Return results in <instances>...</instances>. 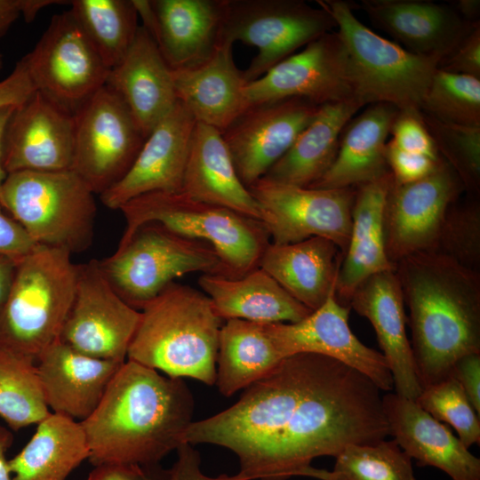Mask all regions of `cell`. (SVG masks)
<instances>
[{"label":"cell","mask_w":480,"mask_h":480,"mask_svg":"<svg viewBox=\"0 0 480 480\" xmlns=\"http://www.w3.org/2000/svg\"><path fill=\"white\" fill-rule=\"evenodd\" d=\"M67 3L55 0H23L22 15L25 20L32 21L40 10L52 4Z\"/></svg>","instance_id":"56"},{"label":"cell","mask_w":480,"mask_h":480,"mask_svg":"<svg viewBox=\"0 0 480 480\" xmlns=\"http://www.w3.org/2000/svg\"><path fill=\"white\" fill-rule=\"evenodd\" d=\"M450 376L462 387L476 413L480 414V354H470L459 359Z\"/></svg>","instance_id":"49"},{"label":"cell","mask_w":480,"mask_h":480,"mask_svg":"<svg viewBox=\"0 0 480 480\" xmlns=\"http://www.w3.org/2000/svg\"><path fill=\"white\" fill-rule=\"evenodd\" d=\"M35 92L36 88L20 60L16 63L12 71L0 81V108L19 106Z\"/></svg>","instance_id":"48"},{"label":"cell","mask_w":480,"mask_h":480,"mask_svg":"<svg viewBox=\"0 0 480 480\" xmlns=\"http://www.w3.org/2000/svg\"><path fill=\"white\" fill-rule=\"evenodd\" d=\"M181 192L195 200L261 219L260 209L241 181L221 132L207 124L196 123Z\"/></svg>","instance_id":"29"},{"label":"cell","mask_w":480,"mask_h":480,"mask_svg":"<svg viewBox=\"0 0 480 480\" xmlns=\"http://www.w3.org/2000/svg\"><path fill=\"white\" fill-rule=\"evenodd\" d=\"M319 108L301 97L261 102L249 106L221 132L236 172L247 188L287 152Z\"/></svg>","instance_id":"17"},{"label":"cell","mask_w":480,"mask_h":480,"mask_svg":"<svg viewBox=\"0 0 480 480\" xmlns=\"http://www.w3.org/2000/svg\"><path fill=\"white\" fill-rule=\"evenodd\" d=\"M37 246L0 203V255L16 262Z\"/></svg>","instance_id":"47"},{"label":"cell","mask_w":480,"mask_h":480,"mask_svg":"<svg viewBox=\"0 0 480 480\" xmlns=\"http://www.w3.org/2000/svg\"><path fill=\"white\" fill-rule=\"evenodd\" d=\"M399 110L388 103L371 104L342 131L336 156L310 188H356L389 172L386 144Z\"/></svg>","instance_id":"30"},{"label":"cell","mask_w":480,"mask_h":480,"mask_svg":"<svg viewBox=\"0 0 480 480\" xmlns=\"http://www.w3.org/2000/svg\"><path fill=\"white\" fill-rule=\"evenodd\" d=\"M363 107L358 100L321 105L292 147L260 179L300 188L317 181L332 165L345 126Z\"/></svg>","instance_id":"33"},{"label":"cell","mask_w":480,"mask_h":480,"mask_svg":"<svg viewBox=\"0 0 480 480\" xmlns=\"http://www.w3.org/2000/svg\"><path fill=\"white\" fill-rule=\"evenodd\" d=\"M196 119L180 101L147 136L125 175L100 195L109 209L152 192H181Z\"/></svg>","instance_id":"21"},{"label":"cell","mask_w":480,"mask_h":480,"mask_svg":"<svg viewBox=\"0 0 480 480\" xmlns=\"http://www.w3.org/2000/svg\"><path fill=\"white\" fill-rule=\"evenodd\" d=\"M75 116L36 91L17 106L7 124L2 164L8 173L19 171L72 170Z\"/></svg>","instance_id":"19"},{"label":"cell","mask_w":480,"mask_h":480,"mask_svg":"<svg viewBox=\"0 0 480 480\" xmlns=\"http://www.w3.org/2000/svg\"><path fill=\"white\" fill-rule=\"evenodd\" d=\"M420 112L445 123L480 126V79L437 68Z\"/></svg>","instance_id":"39"},{"label":"cell","mask_w":480,"mask_h":480,"mask_svg":"<svg viewBox=\"0 0 480 480\" xmlns=\"http://www.w3.org/2000/svg\"><path fill=\"white\" fill-rule=\"evenodd\" d=\"M349 311L332 293L300 321L268 324V328L284 358L300 353L329 356L365 375L380 391L392 390L394 380L386 358L353 333Z\"/></svg>","instance_id":"18"},{"label":"cell","mask_w":480,"mask_h":480,"mask_svg":"<svg viewBox=\"0 0 480 480\" xmlns=\"http://www.w3.org/2000/svg\"><path fill=\"white\" fill-rule=\"evenodd\" d=\"M382 406L389 435L418 466L436 468L452 480H480V459L415 401L388 393Z\"/></svg>","instance_id":"24"},{"label":"cell","mask_w":480,"mask_h":480,"mask_svg":"<svg viewBox=\"0 0 480 480\" xmlns=\"http://www.w3.org/2000/svg\"><path fill=\"white\" fill-rule=\"evenodd\" d=\"M16 107L17 106H5L0 108V188L8 175L2 164L3 140L7 124Z\"/></svg>","instance_id":"55"},{"label":"cell","mask_w":480,"mask_h":480,"mask_svg":"<svg viewBox=\"0 0 480 480\" xmlns=\"http://www.w3.org/2000/svg\"><path fill=\"white\" fill-rule=\"evenodd\" d=\"M283 359L268 324L226 320L219 335L215 384L230 396L263 379Z\"/></svg>","instance_id":"35"},{"label":"cell","mask_w":480,"mask_h":480,"mask_svg":"<svg viewBox=\"0 0 480 480\" xmlns=\"http://www.w3.org/2000/svg\"><path fill=\"white\" fill-rule=\"evenodd\" d=\"M341 260L340 250L333 242L314 236L287 244L269 243L259 268L313 311L335 293Z\"/></svg>","instance_id":"31"},{"label":"cell","mask_w":480,"mask_h":480,"mask_svg":"<svg viewBox=\"0 0 480 480\" xmlns=\"http://www.w3.org/2000/svg\"><path fill=\"white\" fill-rule=\"evenodd\" d=\"M72 16L108 68L124 58L137 30L133 0H73Z\"/></svg>","instance_id":"36"},{"label":"cell","mask_w":480,"mask_h":480,"mask_svg":"<svg viewBox=\"0 0 480 480\" xmlns=\"http://www.w3.org/2000/svg\"><path fill=\"white\" fill-rule=\"evenodd\" d=\"M23 0H0V38L22 15Z\"/></svg>","instance_id":"51"},{"label":"cell","mask_w":480,"mask_h":480,"mask_svg":"<svg viewBox=\"0 0 480 480\" xmlns=\"http://www.w3.org/2000/svg\"><path fill=\"white\" fill-rule=\"evenodd\" d=\"M420 117L439 155L457 173L465 190L479 196L480 126L445 123L422 112Z\"/></svg>","instance_id":"40"},{"label":"cell","mask_w":480,"mask_h":480,"mask_svg":"<svg viewBox=\"0 0 480 480\" xmlns=\"http://www.w3.org/2000/svg\"><path fill=\"white\" fill-rule=\"evenodd\" d=\"M172 70L205 61L220 43L227 0H133Z\"/></svg>","instance_id":"20"},{"label":"cell","mask_w":480,"mask_h":480,"mask_svg":"<svg viewBox=\"0 0 480 480\" xmlns=\"http://www.w3.org/2000/svg\"><path fill=\"white\" fill-rule=\"evenodd\" d=\"M247 188L260 209L270 243L287 244L319 236L333 242L344 256L356 188H300L260 179Z\"/></svg>","instance_id":"12"},{"label":"cell","mask_w":480,"mask_h":480,"mask_svg":"<svg viewBox=\"0 0 480 480\" xmlns=\"http://www.w3.org/2000/svg\"><path fill=\"white\" fill-rule=\"evenodd\" d=\"M335 27L327 11L301 0H227L220 42L258 49L243 71L249 84Z\"/></svg>","instance_id":"10"},{"label":"cell","mask_w":480,"mask_h":480,"mask_svg":"<svg viewBox=\"0 0 480 480\" xmlns=\"http://www.w3.org/2000/svg\"><path fill=\"white\" fill-rule=\"evenodd\" d=\"M348 306L372 324L390 369L396 394L416 401L422 388L406 334L405 305L395 270L364 280L354 291Z\"/></svg>","instance_id":"22"},{"label":"cell","mask_w":480,"mask_h":480,"mask_svg":"<svg viewBox=\"0 0 480 480\" xmlns=\"http://www.w3.org/2000/svg\"><path fill=\"white\" fill-rule=\"evenodd\" d=\"M194 400L181 378L126 360L95 411L80 421L89 461L132 464L147 469L184 444L193 422Z\"/></svg>","instance_id":"2"},{"label":"cell","mask_w":480,"mask_h":480,"mask_svg":"<svg viewBox=\"0 0 480 480\" xmlns=\"http://www.w3.org/2000/svg\"><path fill=\"white\" fill-rule=\"evenodd\" d=\"M106 85L121 98L146 138L178 101L172 69L143 26L110 69Z\"/></svg>","instance_id":"26"},{"label":"cell","mask_w":480,"mask_h":480,"mask_svg":"<svg viewBox=\"0 0 480 480\" xmlns=\"http://www.w3.org/2000/svg\"><path fill=\"white\" fill-rule=\"evenodd\" d=\"M94 193L73 170L8 173L0 203L37 245L72 253L92 243L97 205Z\"/></svg>","instance_id":"7"},{"label":"cell","mask_w":480,"mask_h":480,"mask_svg":"<svg viewBox=\"0 0 480 480\" xmlns=\"http://www.w3.org/2000/svg\"><path fill=\"white\" fill-rule=\"evenodd\" d=\"M61 248L37 245L16 262L0 311V347L33 358L60 340L76 288L78 264Z\"/></svg>","instance_id":"5"},{"label":"cell","mask_w":480,"mask_h":480,"mask_svg":"<svg viewBox=\"0 0 480 480\" xmlns=\"http://www.w3.org/2000/svg\"><path fill=\"white\" fill-rule=\"evenodd\" d=\"M438 421L453 427L463 445L480 444L479 415L460 384L452 376L424 388L415 401Z\"/></svg>","instance_id":"42"},{"label":"cell","mask_w":480,"mask_h":480,"mask_svg":"<svg viewBox=\"0 0 480 480\" xmlns=\"http://www.w3.org/2000/svg\"><path fill=\"white\" fill-rule=\"evenodd\" d=\"M198 284L222 320L296 323L312 312L260 268L237 278L202 274Z\"/></svg>","instance_id":"32"},{"label":"cell","mask_w":480,"mask_h":480,"mask_svg":"<svg viewBox=\"0 0 480 480\" xmlns=\"http://www.w3.org/2000/svg\"><path fill=\"white\" fill-rule=\"evenodd\" d=\"M390 134L392 138L389 140L400 149L421 154L433 159L441 158L421 120L420 112L399 111L391 126Z\"/></svg>","instance_id":"43"},{"label":"cell","mask_w":480,"mask_h":480,"mask_svg":"<svg viewBox=\"0 0 480 480\" xmlns=\"http://www.w3.org/2000/svg\"><path fill=\"white\" fill-rule=\"evenodd\" d=\"M16 268V261L0 255V311L9 294Z\"/></svg>","instance_id":"52"},{"label":"cell","mask_w":480,"mask_h":480,"mask_svg":"<svg viewBox=\"0 0 480 480\" xmlns=\"http://www.w3.org/2000/svg\"><path fill=\"white\" fill-rule=\"evenodd\" d=\"M8 467L12 480H67L90 452L80 421L51 412Z\"/></svg>","instance_id":"34"},{"label":"cell","mask_w":480,"mask_h":480,"mask_svg":"<svg viewBox=\"0 0 480 480\" xmlns=\"http://www.w3.org/2000/svg\"><path fill=\"white\" fill-rule=\"evenodd\" d=\"M99 266L116 292L137 310L174 279L187 274L229 277L210 244L180 236L156 222L140 226L127 241L118 244L114 254L99 260Z\"/></svg>","instance_id":"9"},{"label":"cell","mask_w":480,"mask_h":480,"mask_svg":"<svg viewBox=\"0 0 480 480\" xmlns=\"http://www.w3.org/2000/svg\"><path fill=\"white\" fill-rule=\"evenodd\" d=\"M3 64H4V58H3V55L0 53V70L3 68Z\"/></svg>","instance_id":"57"},{"label":"cell","mask_w":480,"mask_h":480,"mask_svg":"<svg viewBox=\"0 0 480 480\" xmlns=\"http://www.w3.org/2000/svg\"><path fill=\"white\" fill-rule=\"evenodd\" d=\"M393 176L388 172L356 187L348 247L339 268L335 297L348 306L356 288L369 276L395 270L385 248L384 207Z\"/></svg>","instance_id":"28"},{"label":"cell","mask_w":480,"mask_h":480,"mask_svg":"<svg viewBox=\"0 0 480 480\" xmlns=\"http://www.w3.org/2000/svg\"><path fill=\"white\" fill-rule=\"evenodd\" d=\"M50 413L36 362L0 347V417L17 431L38 424Z\"/></svg>","instance_id":"37"},{"label":"cell","mask_w":480,"mask_h":480,"mask_svg":"<svg viewBox=\"0 0 480 480\" xmlns=\"http://www.w3.org/2000/svg\"><path fill=\"white\" fill-rule=\"evenodd\" d=\"M438 68L480 79V24L448 56L440 60Z\"/></svg>","instance_id":"45"},{"label":"cell","mask_w":480,"mask_h":480,"mask_svg":"<svg viewBox=\"0 0 480 480\" xmlns=\"http://www.w3.org/2000/svg\"><path fill=\"white\" fill-rule=\"evenodd\" d=\"M177 100L197 123L224 132L246 108L243 71L233 44L220 42L212 55L192 68L172 70Z\"/></svg>","instance_id":"27"},{"label":"cell","mask_w":480,"mask_h":480,"mask_svg":"<svg viewBox=\"0 0 480 480\" xmlns=\"http://www.w3.org/2000/svg\"><path fill=\"white\" fill-rule=\"evenodd\" d=\"M395 273L423 389L449 377L461 357L480 354V271L420 252L399 260Z\"/></svg>","instance_id":"3"},{"label":"cell","mask_w":480,"mask_h":480,"mask_svg":"<svg viewBox=\"0 0 480 480\" xmlns=\"http://www.w3.org/2000/svg\"><path fill=\"white\" fill-rule=\"evenodd\" d=\"M72 170L99 196L129 171L146 137L121 98L100 88L75 115Z\"/></svg>","instance_id":"13"},{"label":"cell","mask_w":480,"mask_h":480,"mask_svg":"<svg viewBox=\"0 0 480 480\" xmlns=\"http://www.w3.org/2000/svg\"><path fill=\"white\" fill-rule=\"evenodd\" d=\"M449 4L464 20L472 24L480 22L479 0H457Z\"/></svg>","instance_id":"53"},{"label":"cell","mask_w":480,"mask_h":480,"mask_svg":"<svg viewBox=\"0 0 480 480\" xmlns=\"http://www.w3.org/2000/svg\"><path fill=\"white\" fill-rule=\"evenodd\" d=\"M360 5L405 50L440 60L480 24L464 20L449 4L428 0H362Z\"/></svg>","instance_id":"23"},{"label":"cell","mask_w":480,"mask_h":480,"mask_svg":"<svg viewBox=\"0 0 480 480\" xmlns=\"http://www.w3.org/2000/svg\"><path fill=\"white\" fill-rule=\"evenodd\" d=\"M140 318L112 288L99 260L78 264L75 298L60 340L98 359L123 364Z\"/></svg>","instance_id":"14"},{"label":"cell","mask_w":480,"mask_h":480,"mask_svg":"<svg viewBox=\"0 0 480 480\" xmlns=\"http://www.w3.org/2000/svg\"><path fill=\"white\" fill-rule=\"evenodd\" d=\"M389 436L380 389L329 356L285 357L233 405L187 428L183 441L232 451L246 480L315 477L311 465L351 444Z\"/></svg>","instance_id":"1"},{"label":"cell","mask_w":480,"mask_h":480,"mask_svg":"<svg viewBox=\"0 0 480 480\" xmlns=\"http://www.w3.org/2000/svg\"><path fill=\"white\" fill-rule=\"evenodd\" d=\"M140 311L127 360L169 377L215 384L223 320L205 293L173 282Z\"/></svg>","instance_id":"4"},{"label":"cell","mask_w":480,"mask_h":480,"mask_svg":"<svg viewBox=\"0 0 480 480\" xmlns=\"http://www.w3.org/2000/svg\"><path fill=\"white\" fill-rule=\"evenodd\" d=\"M385 155L389 172L397 183H409L426 177L443 159L404 151L390 140L386 144Z\"/></svg>","instance_id":"44"},{"label":"cell","mask_w":480,"mask_h":480,"mask_svg":"<svg viewBox=\"0 0 480 480\" xmlns=\"http://www.w3.org/2000/svg\"><path fill=\"white\" fill-rule=\"evenodd\" d=\"M316 2L336 22L360 102L388 103L401 112H420L440 60L412 53L377 35L356 17L349 2Z\"/></svg>","instance_id":"8"},{"label":"cell","mask_w":480,"mask_h":480,"mask_svg":"<svg viewBox=\"0 0 480 480\" xmlns=\"http://www.w3.org/2000/svg\"><path fill=\"white\" fill-rule=\"evenodd\" d=\"M244 96L247 108L292 97L305 98L319 106L348 100L360 102L346 48L338 32L332 31L247 84Z\"/></svg>","instance_id":"16"},{"label":"cell","mask_w":480,"mask_h":480,"mask_svg":"<svg viewBox=\"0 0 480 480\" xmlns=\"http://www.w3.org/2000/svg\"><path fill=\"white\" fill-rule=\"evenodd\" d=\"M332 470L319 468L318 480H417L412 459L395 439L351 444L335 457Z\"/></svg>","instance_id":"38"},{"label":"cell","mask_w":480,"mask_h":480,"mask_svg":"<svg viewBox=\"0 0 480 480\" xmlns=\"http://www.w3.org/2000/svg\"><path fill=\"white\" fill-rule=\"evenodd\" d=\"M85 480H156V470L132 464H102L96 466Z\"/></svg>","instance_id":"50"},{"label":"cell","mask_w":480,"mask_h":480,"mask_svg":"<svg viewBox=\"0 0 480 480\" xmlns=\"http://www.w3.org/2000/svg\"><path fill=\"white\" fill-rule=\"evenodd\" d=\"M123 364L84 355L58 340L36 359L48 408L53 413L84 420L95 411Z\"/></svg>","instance_id":"25"},{"label":"cell","mask_w":480,"mask_h":480,"mask_svg":"<svg viewBox=\"0 0 480 480\" xmlns=\"http://www.w3.org/2000/svg\"><path fill=\"white\" fill-rule=\"evenodd\" d=\"M12 442L13 436L12 432L0 425V480H12L8 467V460L5 458V453Z\"/></svg>","instance_id":"54"},{"label":"cell","mask_w":480,"mask_h":480,"mask_svg":"<svg viewBox=\"0 0 480 480\" xmlns=\"http://www.w3.org/2000/svg\"><path fill=\"white\" fill-rule=\"evenodd\" d=\"M21 60L36 91L73 116L106 85L110 72L69 10L52 17Z\"/></svg>","instance_id":"11"},{"label":"cell","mask_w":480,"mask_h":480,"mask_svg":"<svg viewBox=\"0 0 480 480\" xmlns=\"http://www.w3.org/2000/svg\"><path fill=\"white\" fill-rule=\"evenodd\" d=\"M119 211L126 224L119 244L127 241L142 224L156 222L180 236L210 244L231 278L259 268L270 243L260 220L195 200L183 192L144 194L125 203Z\"/></svg>","instance_id":"6"},{"label":"cell","mask_w":480,"mask_h":480,"mask_svg":"<svg viewBox=\"0 0 480 480\" xmlns=\"http://www.w3.org/2000/svg\"><path fill=\"white\" fill-rule=\"evenodd\" d=\"M463 191L460 179L444 159L422 179L392 180L383 221L386 253L394 266L407 256L432 250L448 210Z\"/></svg>","instance_id":"15"},{"label":"cell","mask_w":480,"mask_h":480,"mask_svg":"<svg viewBox=\"0 0 480 480\" xmlns=\"http://www.w3.org/2000/svg\"><path fill=\"white\" fill-rule=\"evenodd\" d=\"M473 196L450 207L431 251L470 269L480 268V204Z\"/></svg>","instance_id":"41"},{"label":"cell","mask_w":480,"mask_h":480,"mask_svg":"<svg viewBox=\"0 0 480 480\" xmlns=\"http://www.w3.org/2000/svg\"><path fill=\"white\" fill-rule=\"evenodd\" d=\"M176 451L178 456L172 467L160 473L156 471V480H246L238 473L206 476L201 469L199 452L189 444H182Z\"/></svg>","instance_id":"46"}]
</instances>
